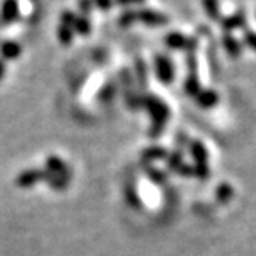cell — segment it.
I'll use <instances>...</instances> for the list:
<instances>
[{"label":"cell","mask_w":256,"mask_h":256,"mask_svg":"<svg viewBox=\"0 0 256 256\" xmlns=\"http://www.w3.org/2000/svg\"><path fill=\"white\" fill-rule=\"evenodd\" d=\"M42 178H47V175H44V173L38 170H30V172L20 173L17 178V183H18V186L27 188V186H32L35 182L42 180Z\"/></svg>","instance_id":"obj_1"},{"label":"cell","mask_w":256,"mask_h":256,"mask_svg":"<svg viewBox=\"0 0 256 256\" xmlns=\"http://www.w3.org/2000/svg\"><path fill=\"white\" fill-rule=\"evenodd\" d=\"M15 18H18V5L15 2H5L2 7V20L5 24H10Z\"/></svg>","instance_id":"obj_2"},{"label":"cell","mask_w":256,"mask_h":256,"mask_svg":"<svg viewBox=\"0 0 256 256\" xmlns=\"http://www.w3.org/2000/svg\"><path fill=\"white\" fill-rule=\"evenodd\" d=\"M0 52H2V57L4 58H17L22 48L17 42H4L0 45Z\"/></svg>","instance_id":"obj_3"},{"label":"cell","mask_w":256,"mask_h":256,"mask_svg":"<svg viewBox=\"0 0 256 256\" xmlns=\"http://www.w3.org/2000/svg\"><path fill=\"white\" fill-rule=\"evenodd\" d=\"M4 75H5V64H4V60L0 58V80H2Z\"/></svg>","instance_id":"obj_4"}]
</instances>
